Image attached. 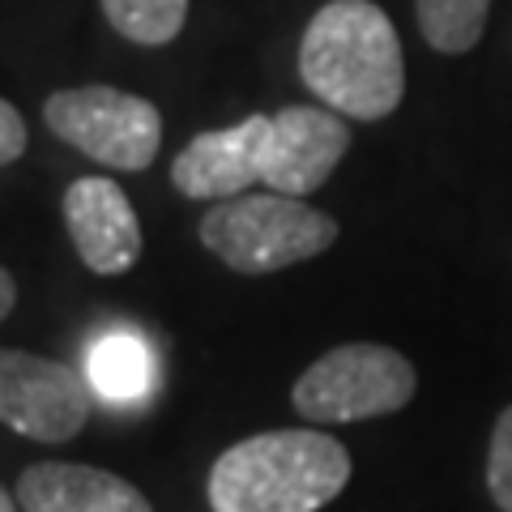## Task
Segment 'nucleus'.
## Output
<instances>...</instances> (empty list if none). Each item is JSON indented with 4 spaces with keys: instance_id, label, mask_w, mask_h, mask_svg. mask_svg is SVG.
Listing matches in <instances>:
<instances>
[{
    "instance_id": "1",
    "label": "nucleus",
    "mask_w": 512,
    "mask_h": 512,
    "mask_svg": "<svg viewBox=\"0 0 512 512\" xmlns=\"http://www.w3.org/2000/svg\"><path fill=\"white\" fill-rule=\"evenodd\" d=\"M299 77L325 107L350 120H384L402 107V39L376 0H329L299 43Z\"/></svg>"
},
{
    "instance_id": "2",
    "label": "nucleus",
    "mask_w": 512,
    "mask_h": 512,
    "mask_svg": "<svg viewBox=\"0 0 512 512\" xmlns=\"http://www.w3.org/2000/svg\"><path fill=\"white\" fill-rule=\"evenodd\" d=\"M350 483V453L316 427L261 431L210 466L214 512H320Z\"/></svg>"
},
{
    "instance_id": "3",
    "label": "nucleus",
    "mask_w": 512,
    "mask_h": 512,
    "mask_svg": "<svg viewBox=\"0 0 512 512\" xmlns=\"http://www.w3.org/2000/svg\"><path fill=\"white\" fill-rule=\"evenodd\" d=\"M197 235L205 252L218 256L231 274L261 278L329 252L338 239V222L303 197H286V192L269 188L239 192V197L210 205L201 214Z\"/></svg>"
},
{
    "instance_id": "4",
    "label": "nucleus",
    "mask_w": 512,
    "mask_h": 512,
    "mask_svg": "<svg viewBox=\"0 0 512 512\" xmlns=\"http://www.w3.org/2000/svg\"><path fill=\"white\" fill-rule=\"evenodd\" d=\"M419 389L414 363L393 346L346 342L325 350L295 380L291 402L308 423H363L410 406Z\"/></svg>"
},
{
    "instance_id": "5",
    "label": "nucleus",
    "mask_w": 512,
    "mask_h": 512,
    "mask_svg": "<svg viewBox=\"0 0 512 512\" xmlns=\"http://www.w3.org/2000/svg\"><path fill=\"white\" fill-rule=\"evenodd\" d=\"M43 124L64 146L111 171H146L163 146V116L150 99L116 86H73L43 99Z\"/></svg>"
},
{
    "instance_id": "6",
    "label": "nucleus",
    "mask_w": 512,
    "mask_h": 512,
    "mask_svg": "<svg viewBox=\"0 0 512 512\" xmlns=\"http://www.w3.org/2000/svg\"><path fill=\"white\" fill-rule=\"evenodd\" d=\"M90 419V384L69 363L0 346V423L39 444H69Z\"/></svg>"
},
{
    "instance_id": "7",
    "label": "nucleus",
    "mask_w": 512,
    "mask_h": 512,
    "mask_svg": "<svg viewBox=\"0 0 512 512\" xmlns=\"http://www.w3.org/2000/svg\"><path fill=\"white\" fill-rule=\"evenodd\" d=\"M64 227H69L73 252L90 274L120 278L141 261L146 235H141V218L124 188L107 175H82L64 188Z\"/></svg>"
},
{
    "instance_id": "8",
    "label": "nucleus",
    "mask_w": 512,
    "mask_h": 512,
    "mask_svg": "<svg viewBox=\"0 0 512 512\" xmlns=\"http://www.w3.org/2000/svg\"><path fill=\"white\" fill-rule=\"evenodd\" d=\"M265 154V188L286 192V197H308L325 188L329 175L350 150V128L333 107L291 103L274 111Z\"/></svg>"
},
{
    "instance_id": "9",
    "label": "nucleus",
    "mask_w": 512,
    "mask_h": 512,
    "mask_svg": "<svg viewBox=\"0 0 512 512\" xmlns=\"http://www.w3.org/2000/svg\"><path fill=\"white\" fill-rule=\"evenodd\" d=\"M269 128H274L269 116H248L235 128L197 133L171 163L175 192H184L188 201H227L265 184Z\"/></svg>"
},
{
    "instance_id": "10",
    "label": "nucleus",
    "mask_w": 512,
    "mask_h": 512,
    "mask_svg": "<svg viewBox=\"0 0 512 512\" xmlns=\"http://www.w3.org/2000/svg\"><path fill=\"white\" fill-rule=\"evenodd\" d=\"M22 512H154L146 491L128 478L77 466V461H35L18 478Z\"/></svg>"
},
{
    "instance_id": "11",
    "label": "nucleus",
    "mask_w": 512,
    "mask_h": 512,
    "mask_svg": "<svg viewBox=\"0 0 512 512\" xmlns=\"http://www.w3.org/2000/svg\"><path fill=\"white\" fill-rule=\"evenodd\" d=\"M86 384L107 402H141L154 389V355L128 329H111L86 350Z\"/></svg>"
},
{
    "instance_id": "12",
    "label": "nucleus",
    "mask_w": 512,
    "mask_h": 512,
    "mask_svg": "<svg viewBox=\"0 0 512 512\" xmlns=\"http://www.w3.org/2000/svg\"><path fill=\"white\" fill-rule=\"evenodd\" d=\"M491 0H414L423 39L444 56H466L487 30Z\"/></svg>"
},
{
    "instance_id": "13",
    "label": "nucleus",
    "mask_w": 512,
    "mask_h": 512,
    "mask_svg": "<svg viewBox=\"0 0 512 512\" xmlns=\"http://www.w3.org/2000/svg\"><path fill=\"white\" fill-rule=\"evenodd\" d=\"M107 26L137 47H167L188 22V0H99Z\"/></svg>"
},
{
    "instance_id": "14",
    "label": "nucleus",
    "mask_w": 512,
    "mask_h": 512,
    "mask_svg": "<svg viewBox=\"0 0 512 512\" xmlns=\"http://www.w3.org/2000/svg\"><path fill=\"white\" fill-rule=\"evenodd\" d=\"M487 491L500 512H512V406L500 410L487 444Z\"/></svg>"
},
{
    "instance_id": "15",
    "label": "nucleus",
    "mask_w": 512,
    "mask_h": 512,
    "mask_svg": "<svg viewBox=\"0 0 512 512\" xmlns=\"http://www.w3.org/2000/svg\"><path fill=\"white\" fill-rule=\"evenodd\" d=\"M26 146H30V133H26L22 111L9 99H0V167L18 163V158L26 154Z\"/></svg>"
},
{
    "instance_id": "16",
    "label": "nucleus",
    "mask_w": 512,
    "mask_h": 512,
    "mask_svg": "<svg viewBox=\"0 0 512 512\" xmlns=\"http://www.w3.org/2000/svg\"><path fill=\"white\" fill-rule=\"evenodd\" d=\"M13 308H18V282H13V274L0 265V320H5Z\"/></svg>"
},
{
    "instance_id": "17",
    "label": "nucleus",
    "mask_w": 512,
    "mask_h": 512,
    "mask_svg": "<svg viewBox=\"0 0 512 512\" xmlns=\"http://www.w3.org/2000/svg\"><path fill=\"white\" fill-rule=\"evenodd\" d=\"M18 508H22V504L13 500V495H9L5 487H0V512H18Z\"/></svg>"
}]
</instances>
